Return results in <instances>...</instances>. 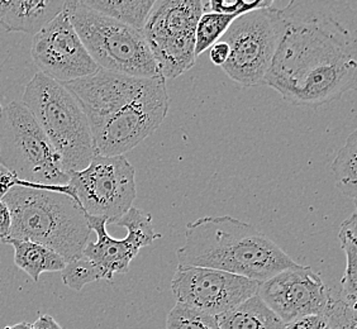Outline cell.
I'll return each mask as SVG.
<instances>
[{
  "label": "cell",
  "instance_id": "cell-25",
  "mask_svg": "<svg viewBox=\"0 0 357 329\" xmlns=\"http://www.w3.org/2000/svg\"><path fill=\"white\" fill-rule=\"evenodd\" d=\"M328 318L323 316H307L285 324L284 329H328Z\"/></svg>",
  "mask_w": 357,
  "mask_h": 329
},
{
  "label": "cell",
  "instance_id": "cell-23",
  "mask_svg": "<svg viewBox=\"0 0 357 329\" xmlns=\"http://www.w3.org/2000/svg\"><path fill=\"white\" fill-rule=\"evenodd\" d=\"M165 329H220L217 318L178 303L166 318Z\"/></svg>",
  "mask_w": 357,
  "mask_h": 329
},
{
  "label": "cell",
  "instance_id": "cell-31",
  "mask_svg": "<svg viewBox=\"0 0 357 329\" xmlns=\"http://www.w3.org/2000/svg\"><path fill=\"white\" fill-rule=\"evenodd\" d=\"M4 329H31V324L27 322L15 323L12 326H7Z\"/></svg>",
  "mask_w": 357,
  "mask_h": 329
},
{
  "label": "cell",
  "instance_id": "cell-20",
  "mask_svg": "<svg viewBox=\"0 0 357 329\" xmlns=\"http://www.w3.org/2000/svg\"><path fill=\"white\" fill-rule=\"evenodd\" d=\"M356 155L357 132L354 130L331 166L337 188L344 197L352 200L354 204H356L357 197Z\"/></svg>",
  "mask_w": 357,
  "mask_h": 329
},
{
  "label": "cell",
  "instance_id": "cell-11",
  "mask_svg": "<svg viewBox=\"0 0 357 329\" xmlns=\"http://www.w3.org/2000/svg\"><path fill=\"white\" fill-rule=\"evenodd\" d=\"M260 282L214 268L180 266L172 280L178 303L217 316L257 295Z\"/></svg>",
  "mask_w": 357,
  "mask_h": 329
},
{
  "label": "cell",
  "instance_id": "cell-14",
  "mask_svg": "<svg viewBox=\"0 0 357 329\" xmlns=\"http://www.w3.org/2000/svg\"><path fill=\"white\" fill-rule=\"evenodd\" d=\"M257 295L285 324L307 316H323L332 295L321 276L298 265L261 282Z\"/></svg>",
  "mask_w": 357,
  "mask_h": 329
},
{
  "label": "cell",
  "instance_id": "cell-7",
  "mask_svg": "<svg viewBox=\"0 0 357 329\" xmlns=\"http://www.w3.org/2000/svg\"><path fill=\"white\" fill-rule=\"evenodd\" d=\"M0 164L20 180L41 185H66L69 172L35 118L13 100L3 108L0 125Z\"/></svg>",
  "mask_w": 357,
  "mask_h": 329
},
{
  "label": "cell",
  "instance_id": "cell-5",
  "mask_svg": "<svg viewBox=\"0 0 357 329\" xmlns=\"http://www.w3.org/2000/svg\"><path fill=\"white\" fill-rule=\"evenodd\" d=\"M22 104L60 155L65 170L82 171L96 156L88 119L61 82L37 72L26 86Z\"/></svg>",
  "mask_w": 357,
  "mask_h": 329
},
{
  "label": "cell",
  "instance_id": "cell-3",
  "mask_svg": "<svg viewBox=\"0 0 357 329\" xmlns=\"http://www.w3.org/2000/svg\"><path fill=\"white\" fill-rule=\"evenodd\" d=\"M176 257L180 266L214 268L260 284L299 265L256 227L229 215L188 223Z\"/></svg>",
  "mask_w": 357,
  "mask_h": 329
},
{
  "label": "cell",
  "instance_id": "cell-4",
  "mask_svg": "<svg viewBox=\"0 0 357 329\" xmlns=\"http://www.w3.org/2000/svg\"><path fill=\"white\" fill-rule=\"evenodd\" d=\"M3 200L12 214L10 234L6 240L40 243L68 263L82 257L91 229L86 214L71 197L48 185L18 180Z\"/></svg>",
  "mask_w": 357,
  "mask_h": 329
},
{
  "label": "cell",
  "instance_id": "cell-28",
  "mask_svg": "<svg viewBox=\"0 0 357 329\" xmlns=\"http://www.w3.org/2000/svg\"><path fill=\"white\" fill-rule=\"evenodd\" d=\"M209 49H211L209 57H211V61L213 62L214 65L222 66L227 61L228 55H229V47L227 46L225 42H217Z\"/></svg>",
  "mask_w": 357,
  "mask_h": 329
},
{
  "label": "cell",
  "instance_id": "cell-9",
  "mask_svg": "<svg viewBox=\"0 0 357 329\" xmlns=\"http://www.w3.org/2000/svg\"><path fill=\"white\" fill-rule=\"evenodd\" d=\"M202 14V0H161L152 8L142 33L165 80L195 65V31Z\"/></svg>",
  "mask_w": 357,
  "mask_h": 329
},
{
  "label": "cell",
  "instance_id": "cell-29",
  "mask_svg": "<svg viewBox=\"0 0 357 329\" xmlns=\"http://www.w3.org/2000/svg\"><path fill=\"white\" fill-rule=\"evenodd\" d=\"M31 329H62L61 326L56 322L54 316L43 314L31 324Z\"/></svg>",
  "mask_w": 357,
  "mask_h": 329
},
{
  "label": "cell",
  "instance_id": "cell-17",
  "mask_svg": "<svg viewBox=\"0 0 357 329\" xmlns=\"http://www.w3.org/2000/svg\"><path fill=\"white\" fill-rule=\"evenodd\" d=\"M14 248V263L37 282L45 273H61L66 261L55 251L31 240H8Z\"/></svg>",
  "mask_w": 357,
  "mask_h": 329
},
{
  "label": "cell",
  "instance_id": "cell-26",
  "mask_svg": "<svg viewBox=\"0 0 357 329\" xmlns=\"http://www.w3.org/2000/svg\"><path fill=\"white\" fill-rule=\"evenodd\" d=\"M18 180L20 178L14 172L0 164V199H4L8 192L15 188Z\"/></svg>",
  "mask_w": 357,
  "mask_h": 329
},
{
  "label": "cell",
  "instance_id": "cell-1",
  "mask_svg": "<svg viewBox=\"0 0 357 329\" xmlns=\"http://www.w3.org/2000/svg\"><path fill=\"white\" fill-rule=\"evenodd\" d=\"M265 84L298 107H321L356 90L355 1L291 0Z\"/></svg>",
  "mask_w": 357,
  "mask_h": 329
},
{
  "label": "cell",
  "instance_id": "cell-24",
  "mask_svg": "<svg viewBox=\"0 0 357 329\" xmlns=\"http://www.w3.org/2000/svg\"><path fill=\"white\" fill-rule=\"evenodd\" d=\"M273 0H256V1H242V0H211L203 1V12H212L220 14L250 13L261 8L273 7Z\"/></svg>",
  "mask_w": 357,
  "mask_h": 329
},
{
  "label": "cell",
  "instance_id": "cell-21",
  "mask_svg": "<svg viewBox=\"0 0 357 329\" xmlns=\"http://www.w3.org/2000/svg\"><path fill=\"white\" fill-rule=\"evenodd\" d=\"M238 14H220L203 12L195 31V56L202 55L214 43L220 41Z\"/></svg>",
  "mask_w": 357,
  "mask_h": 329
},
{
  "label": "cell",
  "instance_id": "cell-32",
  "mask_svg": "<svg viewBox=\"0 0 357 329\" xmlns=\"http://www.w3.org/2000/svg\"><path fill=\"white\" fill-rule=\"evenodd\" d=\"M1 118H3V107L0 104V125H1Z\"/></svg>",
  "mask_w": 357,
  "mask_h": 329
},
{
  "label": "cell",
  "instance_id": "cell-10",
  "mask_svg": "<svg viewBox=\"0 0 357 329\" xmlns=\"http://www.w3.org/2000/svg\"><path fill=\"white\" fill-rule=\"evenodd\" d=\"M280 32V10L276 8H261L242 14L220 40L229 47L228 59L220 68L242 86L264 85Z\"/></svg>",
  "mask_w": 357,
  "mask_h": 329
},
{
  "label": "cell",
  "instance_id": "cell-19",
  "mask_svg": "<svg viewBox=\"0 0 357 329\" xmlns=\"http://www.w3.org/2000/svg\"><path fill=\"white\" fill-rule=\"evenodd\" d=\"M86 7L94 9L112 20L142 31L156 0H82Z\"/></svg>",
  "mask_w": 357,
  "mask_h": 329
},
{
  "label": "cell",
  "instance_id": "cell-22",
  "mask_svg": "<svg viewBox=\"0 0 357 329\" xmlns=\"http://www.w3.org/2000/svg\"><path fill=\"white\" fill-rule=\"evenodd\" d=\"M61 277L63 284L74 291L83 290L84 286L91 282L107 280L103 271L84 256L66 263Z\"/></svg>",
  "mask_w": 357,
  "mask_h": 329
},
{
  "label": "cell",
  "instance_id": "cell-12",
  "mask_svg": "<svg viewBox=\"0 0 357 329\" xmlns=\"http://www.w3.org/2000/svg\"><path fill=\"white\" fill-rule=\"evenodd\" d=\"M86 218L91 232H96V240L88 242L82 256L100 268L107 280H112L114 274H127L141 248L161 238V234L155 232L151 214L135 206L114 223L128 232L121 240L110 237L107 231V220L89 215Z\"/></svg>",
  "mask_w": 357,
  "mask_h": 329
},
{
  "label": "cell",
  "instance_id": "cell-16",
  "mask_svg": "<svg viewBox=\"0 0 357 329\" xmlns=\"http://www.w3.org/2000/svg\"><path fill=\"white\" fill-rule=\"evenodd\" d=\"M220 329H284L285 323L255 295L236 308L215 316Z\"/></svg>",
  "mask_w": 357,
  "mask_h": 329
},
{
  "label": "cell",
  "instance_id": "cell-18",
  "mask_svg": "<svg viewBox=\"0 0 357 329\" xmlns=\"http://www.w3.org/2000/svg\"><path fill=\"white\" fill-rule=\"evenodd\" d=\"M357 213L351 214L340 227L338 238L346 254V270L338 296L351 308L356 309L357 298Z\"/></svg>",
  "mask_w": 357,
  "mask_h": 329
},
{
  "label": "cell",
  "instance_id": "cell-30",
  "mask_svg": "<svg viewBox=\"0 0 357 329\" xmlns=\"http://www.w3.org/2000/svg\"><path fill=\"white\" fill-rule=\"evenodd\" d=\"M10 3H12V0H9V1H0V20L7 13L8 9L10 7Z\"/></svg>",
  "mask_w": 357,
  "mask_h": 329
},
{
  "label": "cell",
  "instance_id": "cell-8",
  "mask_svg": "<svg viewBox=\"0 0 357 329\" xmlns=\"http://www.w3.org/2000/svg\"><path fill=\"white\" fill-rule=\"evenodd\" d=\"M62 194L75 200L89 217L114 224L133 206L136 171L128 158L96 155L82 171L70 172Z\"/></svg>",
  "mask_w": 357,
  "mask_h": 329
},
{
  "label": "cell",
  "instance_id": "cell-6",
  "mask_svg": "<svg viewBox=\"0 0 357 329\" xmlns=\"http://www.w3.org/2000/svg\"><path fill=\"white\" fill-rule=\"evenodd\" d=\"M65 12L99 69L133 77L161 76L142 31L86 7L82 0L66 1Z\"/></svg>",
  "mask_w": 357,
  "mask_h": 329
},
{
  "label": "cell",
  "instance_id": "cell-15",
  "mask_svg": "<svg viewBox=\"0 0 357 329\" xmlns=\"http://www.w3.org/2000/svg\"><path fill=\"white\" fill-rule=\"evenodd\" d=\"M65 3V0H12L0 24L7 32L36 36L61 13Z\"/></svg>",
  "mask_w": 357,
  "mask_h": 329
},
{
  "label": "cell",
  "instance_id": "cell-13",
  "mask_svg": "<svg viewBox=\"0 0 357 329\" xmlns=\"http://www.w3.org/2000/svg\"><path fill=\"white\" fill-rule=\"evenodd\" d=\"M31 55L38 72L61 84L93 75L99 69L84 47L65 8L33 36Z\"/></svg>",
  "mask_w": 357,
  "mask_h": 329
},
{
  "label": "cell",
  "instance_id": "cell-27",
  "mask_svg": "<svg viewBox=\"0 0 357 329\" xmlns=\"http://www.w3.org/2000/svg\"><path fill=\"white\" fill-rule=\"evenodd\" d=\"M12 228V214L4 200L0 199V240H7Z\"/></svg>",
  "mask_w": 357,
  "mask_h": 329
},
{
  "label": "cell",
  "instance_id": "cell-2",
  "mask_svg": "<svg viewBox=\"0 0 357 329\" xmlns=\"http://www.w3.org/2000/svg\"><path fill=\"white\" fill-rule=\"evenodd\" d=\"M82 107L96 155L121 156L137 147L165 121L166 80L133 77L98 69L93 75L62 84Z\"/></svg>",
  "mask_w": 357,
  "mask_h": 329
}]
</instances>
